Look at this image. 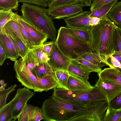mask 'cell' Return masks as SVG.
<instances>
[{
	"instance_id": "obj_1",
	"label": "cell",
	"mask_w": 121,
	"mask_h": 121,
	"mask_svg": "<svg viewBox=\"0 0 121 121\" xmlns=\"http://www.w3.org/2000/svg\"><path fill=\"white\" fill-rule=\"evenodd\" d=\"M117 26L107 17L101 19L97 25L90 30L91 52L99 56L103 63L114 68L107 62L108 59L115 53V31Z\"/></svg>"
},
{
	"instance_id": "obj_2",
	"label": "cell",
	"mask_w": 121,
	"mask_h": 121,
	"mask_svg": "<svg viewBox=\"0 0 121 121\" xmlns=\"http://www.w3.org/2000/svg\"><path fill=\"white\" fill-rule=\"evenodd\" d=\"M46 121H70L86 111L84 105L71 103L50 96L43 102L41 108Z\"/></svg>"
},
{
	"instance_id": "obj_3",
	"label": "cell",
	"mask_w": 121,
	"mask_h": 121,
	"mask_svg": "<svg viewBox=\"0 0 121 121\" xmlns=\"http://www.w3.org/2000/svg\"><path fill=\"white\" fill-rule=\"evenodd\" d=\"M35 5L23 3L21 11L23 18L39 29L52 41H56L57 32L52 18L47 14L46 9Z\"/></svg>"
},
{
	"instance_id": "obj_4",
	"label": "cell",
	"mask_w": 121,
	"mask_h": 121,
	"mask_svg": "<svg viewBox=\"0 0 121 121\" xmlns=\"http://www.w3.org/2000/svg\"><path fill=\"white\" fill-rule=\"evenodd\" d=\"M52 96L61 100L84 105L94 101L108 100L101 90L95 85L91 89L82 91H73L56 87L54 89Z\"/></svg>"
},
{
	"instance_id": "obj_5",
	"label": "cell",
	"mask_w": 121,
	"mask_h": 121,
	"mask_svg": "<svg viewBox=\"0 0 121 121\" xmlns=\"http://www.w3.org/2000/svg\"><path fill=\"white\" fill-rule=\"evenodd\" d=\"M55 42L63 53L71 60L77 59L85 53L92 52L89 45L70 35L65 27H61L58 30Z\"/></svg>"
},
{
	"instance_id": "obj_6",
	"label": "cell",
	"mask_w": 121,
	"mask_h": 121,
	"mask_svg": "<svg viewBox=\"0 0 121 121\" xmlns=\"http://www.w3.org/2000/svg\"><path fill=\"white\" fill-rule=\"evenodd\" d=\"M14 69L16 77L22 86L35 92L44 91L43 87L26 66L23 59L21 58L15 61Z\"/></svg>"
},
{
	"instance_id": "obj_7",
	"label": "cell",
	"mask_w": 121,
	"mask_h": 121,
	"mask_svg": "<svg viewBox=\"0 0 121 121\" xmlns=\"http://www.w3.org/2000/svg\"><path fill=\"white\" fill-rule=\"evenodd\" d=\"M84 106L86 109L85 112L70 121H104L105 113L108 107L107 100L94 101Z\"/></svg>"
},
{
	"instance_id": "obj_8",
	"label": "cell",
	"mask_w": 121,
	"mask_h": 121,
	"mask_svg": "<svg viewBox=\"0 0 121 121\" xmlns=\"http://www.w3.org/2000/svg\"><path fill=\"white\" fill-rule=\"evenodd\" d=\"M84 4L80 3L64 5L54 8L46 9L47 14L52 19H60L76 15L83 11Z\"/></svg>"
},
{
	"instance_id": "obj_9",
	"label": "cell",
	"mask_w": 121,
	"mask_h": 121,
	"mask_svg": "<svg viewBox=\"0 0 121 121\" xmlns=\"http://www.w3.org/2000/svg\"><path fill=\"white\" fill-rule=\"evenodd\" d=\"M48 56L49 60L48 62L53 71L58 70L67 71L68 66L72 60L65 56L61 51L55 41Z\"/></svg>"
},
{
	"instance_id": "obj_10",
	"label": "cell",
	"mask_w": 121,
	"mask_h": 121,
	"mask_svg": "<svg viewBox=\"0 0 121 121\" xmlns=\"http://www.w3.org/2000/svg\"><path fill=\"white\" fill-rule=\"evenodd\" d=\"M91 12L83 11L73 16L64 19L67 28L91 30L90 24Z\"/></svg>"
},
{
	"instance_id": "obj_11",
	"label": "cell",
	"mask_w": 121,
	"mask_h": 121,
	"mask_svg": "<svg viewBox=\"0 0 121 121\" xmlns=\"http://www.w3.org/2000/svg\"><path fill=\"white\" fill-rule=\"evenodd\" d=\"M16 20L19 22L26 30L35 46L43 45L49 38L46 34L28 23L22 16L18 15Z\"/></svg>"
},
{
	"instance_id": "obj_12",
	"label": "cell",
	"mask_w": 121,
	"mask_h": 121,
	"mask_svg": "<svg viewBox=\"0 0 121 121\" xmlns=\"http://www.w3.org/2000/svg\"><path fill=\"white\" fill-rule=\"evenodd\" d=\"M95 85L97 86L107 98L108 102L121 91V86L110 81L99 77Z\"/></svg>"
},
{
	"instance_id": "obj_13",
	"label": "cell",
	"mask_w": 121,
	"mask_h": 121,
	"mask_svg": "<svg viewBox=\"0 0 121 121\" xmlns=\"http://www.w3.org/2000/svg\"><path fill=\"white\" fill-rule=\"evenodd\" d=\"M18 89L19 91V95L12 112V121H15L17 119L26 104L35 94L34 92L31 91L29 89L26 87Z\"/></svg>"
},
{
	"instance_id": "obj_14",
	"label": "cell",
	"mask_w": 121,
	"mask_h": 121,
	"mask_svg": "<svg viewBox=\"0 0 121 121\" xmlns=\"http://www.w3.org/2000/svg\"><path fill=\"white\" fill-rule=\"evenodd\" d=\"M3 28L14 44L19 56L23 58L30 49L14 31L8 23Z\"/></svg>"
},
{
	"instance_id": "obj_15",
	"label": "cell",
	"mask_w": 121,
	"mask_h": 121,
	"mask_svg": "<svg viewBox=\"0 0 121 121\" xmlns=\"http://www.w3.org/2000/svg\"><path fill=\"white\" fill-rule=\"evenodd\" d=\"M0 42L4 50L7 59L15 61L19 56L12 42L3 28L0 32Z\"/></svg>"
},
{
	"instance_id": "obj_16",
	"label": "cell",
	"mask_w": 121,
	"mask_h": 121,
	"mask_svg": "<svg viewBox=\"0 0 121 121\" xmlns=\"http://www.w3.org/2000/svg\"><path fill=\"white\" fill-rule=\"evenodd\" d=\"M93 87L88 81L70 75L67 86V90L73 91L86 90Z\"/></svg>"
},
{
	"instance_id": "obj_17",
	"label": "cell",
	"mask_w": 121,
	"mask_h": 121,
	"mask_svg": "<svg viewBox=\"0 0 121 121\" xmlns=\"http://www.w3.org/2000/svg\"><path fill=\"white\" fill-rule=\"evenodd\" d=\"M98 74L103 80L113 82L121 86V71L116 68L104 69Z\"/></svg>"
},
{
	"instance_id": "obj_18",
	"label": "cell",
	"mask_w": 121,
	"mask_h": 121,
	"mask_svg": "<svg viewBox=\"0 0 121 121\" xmlns=\"http://www.w3.org/2000/svg\"><path fill=\"white\" fill-rule=\"evenodd\" d=\"M19 95L18 89L13 99L0 109V121H11L12 112Z\"/></svg>"
},
{
	"instance_id": "obj_19",
	"label": "cell",
	"mask_w": 121,
	"mask_h": 121,
	"mask_svg": "<svg viewBox=\"0 0 121 121\" xmlns=\"http://www.w3.org/2000/svg\"><path fill=\"white\" fill-rule=\"evenodd\" d=\"M67 71L70 75L87 81L90 73L86 71L75 60H71Z\"/></svg>"
},
{
	"instance_id": "obj_20",
	"label": "cell",
	"mask_w": 121,
	"mask_h": 121,
	"mask_svg": "<svg viewBox=\"0 0 121 121\" xmlns=\"http://www.w3.org/2000/svg\"><path fill=\"white\" fill-rule=\"evenodd\" d=\"M66 28L70 35L80 41L88 44L90 46L91 42L90 30Z\"/></svg>"
},
{
	"instance_id": "obj_21",
	"label": "cell",
	"mask_w": 121,
	"mask_h": 121,
	"mask_svg": "<svg viewBox=\"0 0 121 121\" xmlns=\"http://www.w3.org/2000/svg\"><path fill=\"white\" fill-rule=\"evenodd\" d=\"M39 107L26 103L19 115L18 121H34L36 112Z\"/></svg>"
},
{
	"instance_id": "obj_22",
	"label": "cell",
	"mask_w": 121,
	"mask_h": 121,
	"mask_svg": "<svg viewBox=\"0 0 121 121\" xmlns=\"http://www.w3.org/2000/svg\"><path fill=\"white\" fill-rule=\"evenodd\" d=\"M31 71L36 78H40L52 74L53 70L47 62L37 63Z\"/></svg>"
},
{
	"instance_id": "obj_23",
	"label": "cell",
	"mask_w": 121,
	"mask_h": 121,
	"mask_svg": "<svg viewBox=\"0 0 121 121\" xmlns=\"http://www.w3.org/2000/svg\"><path fill=\"white\" fill-rule=\"evenodd\" d=\"M107 17L118 27L121 28V1L117 2L108 13Z\"/></svg>"
},
{
	"instance_id": "obj_24",
	"label": "cell",
	"mask_w": 121,
	"mask_h": 121,
	"mask_svg": "<svg viewBox=\"0 0 121 121\" xmlns=\"http://www.w3.org/2000/svg\"><path fill=\"white\" fill-rule=\"evenodd\" d=\"M36 78L43 87L44 91H47L49 90L54 89L58 86V83L53 72L52 74L43 78Z\"/></svg>"
},
{
	"instance_id": "obj_25",
	"label": "cell",
	"mask_w": 121,
	"mask_h": 121,
	"mask_svg": "<svg viewBox=\"0 0 121 121\" xmlns=\"http://www.w3.org/2000/svg\"><path fill=\"white\" fill-rule=\"evenodd\" d=\"M53 74L58 84L57 87L67 89V82L70 74L68 71L58 70L54 71Z\"/></svg>"
},
{
	"instance_id": "obj_26",
	"label": "cell",
	"mask_w": 121,
	"mask_h": 121,
	"mask_svg": "<svg viewBox=\"0 0 121 121\" xmlns=\"http://www.w3.org/2000/svg\"><path fill=\"white\" fill-rule=\"evenodd\" d=\"M17 15V12L13 13L11 9L0 10V32L2 30L4 26L9 21L15 20Z\"/></svg>"
},
{
	"instance_id": "obj_27",
	"label": "cell",
	"mask_w": 121,
	"mask_h": 121,
	"mask_svg": "<svg viewBox=\"0 0 121 121\" xmlns=\"http://www.w3.org/2000/svg\"><path fill=\"white\" fill-rule=\"evenodd\" d=\"M117 1V0H114L91 12L90 17H96L101 19L107 17L109 11Z\"/></svg>"
},
{
	"instance_id": "obj_28",
	"label": "cell",
	"mask_w": 121,
	"mask_h": 121,
	"mask_svg": "<svg viewBox=\"0 0 121 121\" xmlns=\"http://www.w3.org/2000/svg\"><path fill=\"white\" fill-rule=\"evenodd\" d=\"M30 49L36 64L47 62L49 60L48 56L43 49V45L35 47Z\"/></svg>"
},
{
	"instance_id": "obj_29",
	"label": "cell",
	"mask_w": 121,
	"mask_h": 121,
	"mask_svg": "<svg viewBox=\"0 0 121 121\" xmlns=\"http://www.w3.org/2000/svg\"><path fill=\"white\" fill-rule=\"evenodd\" d=\"M76 60L82 67L86 72L90 73L94 72L99 73L102 70L101 68L82 59L79 58Z\"/></svg>"
},
{
	"instance_id": "obj_30",
	"label": "cell",
	"mask_w": 121,
	"mask_h": 121,
	"mask_svg": "<svg viewBox=\"0 0 121 121\" xmlns=\"http://www.w3.org/2000/svg\"><path fill=\"white\" fill-rule=\"evenodd\" d=\"M79 58L84 59L101 68L103 67L105 65V64L102 62L99 56L92 52L85 53L78 58Z\"/></svg>"
},
{
	"instance_id": "obj_31",
	"label": "cell",
	"mask_w": 121,
	"mask_h": 121,
	"mask_svg": "<svg viewBox=\"0 0 121 121\" xmlns=\"http://www.w3.org/2000/svg\"><path fill=\"white\" fill-rule=\"evenodd\" d=\"M104 121H121V109L116 110L108 107L105 113Z\"/></svg>"
},
{
	"instance_id": "obj_32",
	"label": "cell",
	"mask_w": 121,
	"mask_h": 121,
	"mask_svg": "<svg viewBox=\"0 0 121 121\" xmlns=\"http://www.w3.org/2000/svg\"><path fill=\"white\" fill-rule=\"evenodd\" d=\"M84 0H52L49 8L58 7L64 5L80 3L84 4Z\"/></svg>"
},
{
	"instance_id": "obj_33",
	"label": "cell",
	"mask_w": 121,
	"mask_h": 121,
	"mask_svg": "<svg viewBox=\"0 0 121 121\" xmlns=\"http://www.w3.org/2000/svg\"><path fill=\"white\" fill-rule=\"evenodd\" d=\"M18 2V0H0V10H17Z\"/></svg>"
},
{
	"instance_id": "obj_34",
	"label": "cell",
	"mask_w": 121,
	"mask_h": 121,
	"mask_svg": "<svg viewBox=\"0 0 121 121\" xmlns=\"http://www.w3.org/2000/svg\"><path fill=\"white\" fill-rule=\"evenodd\" d=\"M17 86L15 84L7 89L0 91V109L6 104V99L8 95L13 91L15 90V87Z\"/></svg>"
},
{
	"instance_id": "obj_35",
	"label": "cell",
	"mask_w": 121,
	"mask_h": 121,
	"mask_svg": "<svg viewBox=\"0 0 121 121\" xmlns=\"http://www.w3.org/2000/svg\"><path fill=\"white\" fill-rule=\"evenodd\" d=\"M8 23L23 43L28 48L27 44L23 36L18 22L15 20H12L9 21Z\"/></svg>"
},
{
	"instance_id": "obj_36",
	"label": "cell",
	"mask_w": 121,
	"mask_h": 121,
	"mask_svg": "<svg viewBox=\"0 0 121 121\" xmlns=\"http://www.w3.org/2000/svg\"><path fill=\"white\" fill-rule=\"evenodd\" d=\"M23 59L26 66L31 71L35 66L36 63L33 57L31 49H29Z\"/></svg>"
},
{
	"instance_id": "obj_37",
	"label": "cell",
	"mask_w": 121,
	"mask_h": 121,
	"mask_svg": "<svg viewBox=\"0 0 121 121\" xmlns=\"http://www.w3.org/2000/svg\"><path fill=\"white\" fill-rule=\"evenodd\" d=\"M116 47L114 54L121 56V28L117 27L115 31Z\"/></svg>"
},
{
	"instance_id": "obj_38",
	"label": "cell",
	"mask_w": 121,
	"mask_h": 121,
	"mask_svg": "<svg viewBox=\"0 0 121 121\" xmlns=\"http://www.w3.org/2000/svg\"><path fill=\"white\" fill-rule=\"evenodd\" d=\"M108 107L116 110L121 109V91L108 102Z\"/></svg>"
},
{
	"instance_id": "obj_39",
	"label": "cell",
	"mask_w": 121,
	"mask_h": 121,
	"mask_svg": "<svg viewBox=\"0 0 121 121\" xmlns=\"http://www.w3.org/2000/svg\"><path fill=\"white\" fill-rule=\"evenodd\" d=\"M52 0H18V2L32 4L43 7H48Z\"/></svg>"
},
{
	"instance_id": "obj_40",
	"label": "cell",
	"mask_w": 121,
	"mask_h": 121,
	"mask_svg": "<svg viewBox=\"0 0 121 121\" xmlns=\"http://www.w3.org/2000/svg\"><path fill=\"white\" fill-rule=\"evenodd\" d=\"M17 22L23 36L29 48L32 49L36 47L27 31L22 25L19 22Z\"/></svg>"
},
{
	"instance_id": "obj_41",
	"label": "cell",
	"mask_w": 121,
	"mask_h": 121,
	"mask_svg": "<svg viewBox=\"0 0 121 121\" xmlns=\"http://www.w3.org/2000/svg\"><path fill=\"white\" fill-rule=\"evenodd\" d=\"M115 0H94L90 8V12H92Z\"/></svg>"
},
{
	"instance_id": "obj_42",
	"label": "cell",
	"mask_w": 121,
	"mask_h": 121,
	"mask_svg": "<svg viewBox=\"0 0 121 121\" xmlns=\"http://www.w3.org/2000/svg\"><path fill=\"white\" fill-rule=\"evenodd\" d=\"M108 62L114 68L121 70V64L112 56H111L107 60Z\"/></svg>"
},
{
	"instance_id": "obj_43",
	"label": "cell",
	"mask_w": 121,
	"mask_h": 121,
	"mask_svg": "<svg viewBox=\"0 0 121 121\" xmlns=\"http://www.w3.org/2000/svg\"><path fill=\"white\" fill-rule=\"evenodd\" d=\"M55 42L52 41L44 43L43 44V49L48 56L51 52L53 45Z\"/></svg>"
},
{
	"instance_id": "obj_44",
	"label": "cell",
	"mask_w": 121,
	"mask_h": 121,
	"mask_svg": "<svg viewBox=\"0 0 121 121\" xmlns=\"http://www.w3.org/2000/svg\"><path fill=\"white\" fill-rule=\"evenodd\" d=\"M6 59L5 53L2 44L0 42V65L1 66L4 64L5 60Z\"/></svg>"
},
{
	"instance_id": "obj_45",
	"label": "cell",
	"mask_w": 121,
	"mask_h": 121,
	"mask_svg": "<svg viewBox=\"0 0 121 121\" xmlns=\"http://www.w3.org/2000/svg\"><path fill=\"white\" fill-rule=\"evenodd\" d=\"M44 119V117L42 109L38 108L35 116L34 121H39Z\"/></svg>"
},
{
	"instance_id": "obj_46",
	"label": "cell",
	"mask_w": 121,
	"mask_h": 121,
	"mask_svg": "<svg viewBox=\"0 0 121 121\" xmlns=\"http://www.w3.org/2000/svg\"><path fill=\"white\" fill-rule=\"evenodd\" d=\"M101 19L96 17H91L90 20V25L93 26L97 25L99 23Z\"/></svg>"
},
{
	"instance_id": "obj_47",
	"label": "cell",
	"mask_w": 121,
	"mask_h": 121,
	"mask_svg": "<svg viewBox=\"0 0 121 121\" xmlns=\"http://www.w3.org/2000/svg\"><path fill=\"white\" fill-rule=\"evenodd\" d=\"M0 82L1 85L0 91H2L5 89V87L7 85V83H5L4 80H1Z\"/></svg>"
},
{
	"instance_id": "obj_48",
	"label": "cell",
	"mask_w": 121,
	"mask_h": 121,
	"mask_svg": "<svg viewBox=\"0 0 121 121\" xmlns=\"http://www.w3.org/2000/svg\"><path fill=\"white\" fill-rule=\"evenodd\" d=\"M94 0H84V4L85 6H91Z\"/></svg>"
},
{
	"instance_id": "obj_49",
	"label": "cell",
	"mask_w": 121,
	"mask_h": 121,
	"mask_svg": "<svg viewBox=\"0 0 121 121\" xmlns=\"http://www.w3.org/2000/svg\"><path fill=\"white\" fill-rule=\"evenodd\" d=\"M117 60L121 63V56L119 55L114 54L112 55Z\"/></svg>"
},
{
	"instance_id": "obj_50",
	"label": "cell",
	"mask_w": 121,
	"mask_h": 121,
	"mask_svg": "<svg viewBox=\"0 0 121 121\" xmlns=\"http://www.w3.org/2000/svg\"></svg>"
}]
</instances>
